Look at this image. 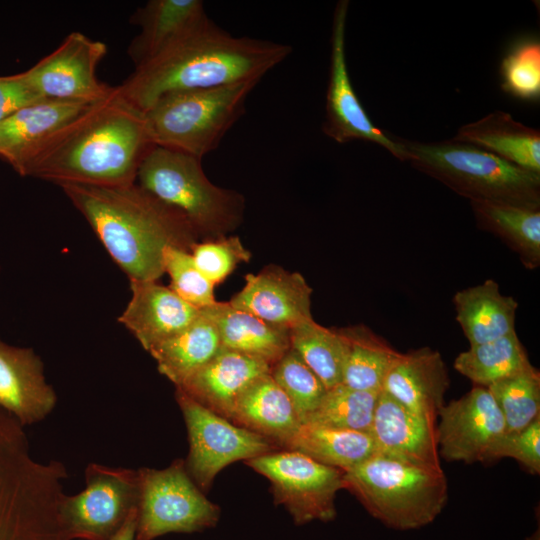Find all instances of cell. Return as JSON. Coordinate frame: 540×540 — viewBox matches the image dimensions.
<instances>
[{"mask_svg":"<svg viewBox=\"0 0 540 540\" xmlns=\"http://www.w3.org/2000/svg\"><path fill=\"white\" fill-rule=\"evenodd\" d=\"M152 143L144 112L126 101L117 86L48 141L29 159L21 176L57 185L120 187L136 183Z\"/></svg>","mask_w":540,"mask_h":540,"instance_id":"cell-1","label":"cell"},{"mask_svg":"<svg viewBox=\"0 0 540 540\" xmlns=\"http://www.w3.org/2000/svg\"><path fill=\"white\" fill-rule=\"evenodd\" d=\"M60 187L129 280L158 281L165 273L166 247L190 252L200 241L179 210L137 183L120 187Z\"/></svg>","mask_w":540,"mask_h":540,"instance_id":"cell-2","label":"cell"},{"mask_svg":"<svg viewBox=\"0 0 540 540\" xmlns=\"http://www.w3.org/2000/svg\"><path fill=\"white\" fill-rule=\"evenodd\" d=\"M291 52L284 43L233 36L209 19L161 56L135 68L117 88L126 101L145 112L172 92L260 81Z\"/></svg>","mask_w":540,"mask_h":540,"instance_id":"cell-3","label":"cell"},{"mask_svg":"<svg viewBox=\"0 0 540 540\" xmlns=\"http://www.w3.org/2000/svg\"><path fill=\"white\" fill-rule=\"evenodd\" d=\"M68 478L60 461H38L24 427L0 408V540H68L60 517Z\"/></svg>","mask_w":540,"mask_h":540,"instance_id":"cell-4","label":"cell"},{"mask_svg":"<svg viewBox=\"0 0 540 540\" xmlns=\"http://www.w3.org/2000/svg\"><path fill=\"white\" fill-rule=\"evenodd\" d=\"M202 159L153 145L137 172V184L179 210L200 240L230 235L243 219L246 200L240 192L212 183Z\"/></svg>","mask_w":540,"mask_h":540,"instance_id":"cell-5","label":"cell"},{"mask_svg":"<svg viewBox=\"0 0 540 540\" xmlns=\"http://www.w3.org/2000/svg\"><path fill=\"white\" fill-rule=\"evenodd\" d=\"M344 489L385 526L412 530L432 523L448 501L442 467H425L374 454L344 472Z\"/></svg>","mask_w":540,"mask_h":540,"instance_id":"cell-6","label":"cell"},{"mask_svg":"<svg viewBox=\"0 0 540 540\" xmlns=\"http://www.w3.org/2000/svg\"><path fill=\"white\" fill-rule=\"evenodd\" d=\"M401 142L406 162L461 196L540 208V174L454 138Z\"/></svg>","mask_w":540,"mask_h":540,"instance_id":"cell-7","label":"cell"},{"mask_svg":"<svg viewBox=\"0 0 540 540\" xmlns=\"http://www.w3.org/2000/svg\"><path fill=\"white\" fill-rule=\"evenodd\" d=\"M259 82L177 91L160 97L144 112L152 143L202 159L218 148L245 113L246 100Z\"/></svg>","mask_w":540,"mask_h":540,"instance_id":"cell-8","label":"cell"},{"mask_svg":"<svg viewBox=\"0 0 540 540\" xmlns=\"http://www.w3.org/2000/svg\"><path fill=\"white\" fill-rule=\"evenodd\" d=\"M135 540H154L168 533H195L214 528L221 509L189 476L184 459L167 468H141Z\"/></svg>","mask_w":540,"mask_h":540,"instance_id":"cell-9","label":"cell"},{"mask_svg":"<svg viewBox=\"0 0 540 540\" xmlns=\"http://www.w3.org/2000/svg\"><path fill=\"white\" fill-rule=\"evenodd\" d=\"M271 484L274 503L297 526L336 518V494L344 489V471L295 450H276L245 462Z\"/></svg>","mask_w":540,"mask_h":540,"instance_id":"cell-10","label":"cell"},{"mask_svg":"<svg viewBox=\"0 0 540 540\" xmlns=\"http://www.w3.org/2000/svg\"><path fill=\"white\" fill-rule=\"evenodd\" d=\"M175 398L187 428L186 470L202 492H207L226 466L280 450L263 436L214 413L176 388Z\"/></svg>","mask_w":540,"mask_h":540,"instance_id":"cell-11","label":"cell"},{"mask_svg":"<svg viewBox=\"0 0 540 540\" xmlns=\"http://www.w3.org/2000/svg\"><path fill=\"white\" fill-rule=\"evenodd\" d=\"M85 488L64 494L60 517L68 540H112L137 508V470L90 463Z\"/></svg>","mask_w":540,"mask_h":540,"instance_id":"cell-12","label":"cell"},{"mask_svg":"<svg viewBox=\"0 0 540 540\" xmlns=\"http://www.w3.org/2000/svg\"><path fill=\"white\" fill-rule=\"evenodd\" d=\"M348 8L349 1L340 0L333 13L323 132L340 144L355 140L377 144L397 159L407 161L401 139L388 135L374 125L353 89L345 50Z\"/></svg>","mask_w":540,"mask_h":540,"instance_id":"cell-13","label":"cell"},{"mask_svg":"<svg viewBox=\"0 0 540 540\" xmlns=\"http://www.w3.org/2000/svg\"><path fill=\"white\" fill-rule=\"evenodd\" d=\"M106 53L103 42L72 32L53 52L23 73L43 98L96 103L115 89L96 75Z\"/></svg>","mask_w":540,"mask_h":540,"instance_id":"cell-14","label":"cell"},{"mask_svg":"<svg viewBox=\"0 0 540 540\" xmlns=\"http://www.w3.org/2000/svg\"><path fill=\"white\" fill-rule=\"evenodd\" d=\"M437 416L438 453L446 461L489 462L493 448L506 433L504 417L486 387L474 386L443 405Z\"/></svg>","mask_w":540,"mask_h":540,"instance_id":"cell-15","label":"cell"},{"mask_svg":"<svg viewBox=\"0 0 540 540\" xmlns=\"http://www.w3.org/2000/svg\"><path fill=\"white\" fill-rule=\"evenodd\" d=\"M244 279L243 288L228 301L232 307L289 329L313 318V290L300 273L271 264Z\"/></svg>","mask_w":540,"mask_h":540,"instance_id":"cell-16","label":"cell"},{"mask_svg":"<svg viewBox=\"0 0 540 540\" xmlns=\"http://www.w3.org/2000/svg\"><path fill=\"white\" fill-rule=\"evenodd\" d=\"M370 434L376 453L425 467H441L435 421L416 414L386 392L378 394Z\"/></svg>","mask_w":540,"mask_h":540,"instance_id":"cell-17","label":"cell"},{"mask_svg":"<svg viewBox=\"0 0 540 540\" xmlns=\"http://www.w3.org/2000/svg\"><path fill=\"white\" fill-rule=\"evenodd\" d=\"M56 403L40 357L31 348L12 346L0 339V408L24 427L45 419Z\"/></svg>","mask_w":540,"mask_h":540,"instance_id":"cell-18","label":"cell"},{"mask_svg":"<svg viewBox=\"0 0 540 540\" xmlns=\"http://www.w3.org/2000/svg\"><path fill=\"white\" fill-rule=\"evenodd\" d=\"M131 298L118 317L148 352L188 327L200 310L158 281L129 280Z\"/></svg>","mask_w":540,"mask_h":540,"instance_id":"cell-19","label":"cell"},{"mask_svg":"<svg viewBox=\"0 0 540 540\" xmlns=\"http://www.w3.org/2000/svg\"><path fill=\"white\" fill-rule=\"evenodd\" d=\"M208 17L201 0H150L130 22L140 27L127 54L135 68L144 66L203 26Z\"/></svg>","mask_w":540,"mask_h":540,"instance_id":"cell-20","label":"cell"},{"mask_svg":"<svg viewBox=\"0 0 540 540\" xmlns=\"http://www.w3.org/2000/svg\"><path fill=\"white\" fill-rule=\"evenodd\" d=\"M94 104L44 98L20 109L0 122V157L22 175L46 141Z\"/></svg>","mask_w":540,"mask_h":540,"instance_id":"cell-21","label":"cell"},{"mask_svg":"<svg viewBox=\"0 0 540 540\" xmlns=\"http://www.w3.org/2000/svg\"><path fill=\"white\" fill-rule=\"evenodd\" d=\"M266 362L222 347L202 368L176 388L214 413L231 420L240 395L270 373Z\"/></svg>","mask_w":540,"mask_h":540,"instance_id":"cell-22","label":"cell"},{"mask_svg":"<svg viewBox=\"0 0 540 540\" xmlns=\"http://www.w3.org/2000/svg\"><path fill=\"white\" fill-rule=\"evenodd\" d=\"M449 382L441 354L422 347L400 354L382 390L408 410L436 421Z\"/></svg>","mask_w":540,"mask_h":540,"instance_id":"cell-23","label":"cell"},{"mask_svg":"<svg viewBox=\"0 0 540 540\" xmlns=\"http://www.w3.org/2000/svg\"><path fill=\"white\" fill-rule=\"evenodd\" d=\"M231 422L286 450L302 423L270 373L255 380L238 398Z\"/></svg>","mask_w":540,"mask_h":540,"instance_id":"cell-24","label":"cell"},{"mask_svg":"<svg viewBox=\"0 0 540 540\" xmlns=\"http://www.w3.org/2000/svg\"><path fill=\"white\" fill-rule=\"evenodd\" d=\"M455 140L471 144L524 170L540 174V132L494 111L461 126Z\"/></svg>","mask_w":540,"mask_h":540,"instance_id":"cell-25","label":"cell"},{"mask_svg":"<svg viewBox=\"0 0 540 540\" xmlns=\"http://www.w3.org/2000/svg\"><path fill=\"white\" fill-rule=\"evenodd\" d=\"M215 324L222 347L274 365L290 348V329L216 301L201 309Z\"/></svg>","mask_w":540,"mask_h":540,"instance_id":"cell-26","label":"cell"},{"mask_svg":"<svg viewBox=\"0 0 540 540\" xmlns=\"http://www.w3.org/2000/svg\"><path fill=\"white\" fill-rule=\"evenodd\" d=\"M456 321L472 345L490 342L515 331L518 303L503 295L492 279L454 294Z\"/></svg>","mask_w":540,"mask_h":540,"instance_id":"cell-27","label":"cell"},{"mask_svg":"<svg viewBox=\"0 0 540 540\" xmlns=\"http://www.w3.org/2000/svg\"><path fill=\"white\" fill-rule=\"evenodd\" d=\"M221 348L215 324L200 310L199 316L188 327L148 352L156 361L158 371L178 387Z\"/></svg>","mask_w":540,"mask_h":540,"instance_id":"cell-28","label":"cell"},{"mask_svg":"<svg viewBox=\"0 0 540 540\" xmlns=\"http://www.w3.org/2000/svg\"><path fill=\"white\" fill-rule=\"evenodd\" d=\"M477 224L516 252L528 269L540 264V208L507 202L470 200Z\"/></svg>","mask_w":540,"mask_h":540,"instance_id":"cell-29","label":"cell"},{"mask_svg":"<svg viewBox=\"0 0 540 540\" xmlns=\"http://www.w3.org/2000/svg\"><path fill=\"white\" fill-rule=\"evenodd\" d=\"M286 450H295L313 460L347 471L376 453L370 432L304 423Z\"/></svg>","mask_w":540,"mask_h":540,"instance_id":"cell-30","label":"cell"},{"mask_svg":"<svg viewBox=\"0 0 540 540\" xmlns=\"http://www.w3.org/2000/svg\"><path fill=\"white\" fill-rule=\"evenodd\" d=\"M339 329L347 342L342 383L357 390L380 392L401 353L364 325Z\"/></svg>","mask_w":540,"mask_h":540,"instance_id":"cell-31","label":"cell"},{"mask_svg":"<svg viewBox=\"0 0 540 540\" xmlns=\"http://www.w3.org/2000/svg\"><path fill=\"white\" fill-rule=\"evenodd\" d=\"M453 366L474 386L487 388L533 365L514 331L499 339L470 346L455 358Z\"/></svg>","mask_w":540,"mask_h":540,"instance_id":"cell-32","label":"cell"},{"mask_svg":"<svg viewBox=\"0 0 540 540\" xmlns=\"http://www.w3.org/2000/svg\"><path fill=\"white\" fill-rule=\"evenodd\" d=\"M290 345L326 389L342 383L347 342L339 328H326L313 318L306 320L290 329Z\"/></svg>","mask_w":540,"mask_h":540,"instance_id":"cell-33","label":"cell"},{"mask_svg":"<svg viewBox=\"0 0 540 540\" xmlns=\"http://www.w3.org/2000/svg\"><path fill=\"white\" fill-rule=\"evenodd\" d=\"M378 394L341 383L326 390L304 423L370 432Z\"/></svg>","mask_w":540,"mask_h":540,"instance_id":"cell-34","label":"cell"},{"mask_svg":"<svg viewBox=\"0 0 540 540\" xmlns=\"http://www.w3.org/2000/svg\"><path fill=\"white\" fill-rule=\"evenodd\" d=\"M487 388L504 417L506 433L521 431L540 417V373L534 366Z\"/></svg>","mask_w":540,"mask_h":540,"instance_id":"cell-35","label":"cell"},{"mask_svg":"<svg viewBox=\"0 0 540 540\" xmlns=\"http://www.w3.org/2000/svg\"><path fill=\"white\" fill-rule=\"evenodd\" d=\"M270 375L289 398L301 423L315 410L327 390L292 348L271 366Z\"/></svg>","mask_w":540,"mask_h":540,"instance_id":"cell-36","label":"cell"},{"mask_svg":"<svg viewBox=\"0 0 540 540\" xmlns=\"http://www.w3.org/2000/svg\"><path fill=\"white\" fill-rule=\"evenodd\" d=\"M501 87L504 92L524 101L540 98V42L536 37L515 41L500 64Z\"/></svg>","mask_w":540,"mask_h":540,"instance_id":"cell-37","label":"cell"},{"mask_svg":"<svg viewBox=\"0 0 540 540\" xmlns=\"http://www.w3.org/2000/svg\"><path fill=\"white\" fill-rule=\"evenodd\" d=\"M163 267L170 277L169 288L186 303L201 310L217 301L215 285L197 268L190 252L166 247L163 251Z\"/></svg>","mask_w":540,"mask_h":540,"instance_id":"cell-38","label":"cell"},{"mask_svg":"<svg viewBox=\"0 0 540 540\" xmlns=\"http://www.w3.org/2000/svg\"><path fill=\"white\" fill-rule=\"evenodd\" d=\"M190 254L197 268L215 286L223 282L237 265L249 262L252 256L236 235L200 240L192 246Z\"/></svg>","mask_w":540,"mask_h":540,"instance_id":"cell-39","label":"cell"},{"mask_svg":"<svg viewBox=\"0 0 540 540\" xmlns=\"http://www.w3.org/2000/svg\"><path fill=\"white\" fill-rule=\"evenodd\" d=\"M513 458L532 474L540 473V417L518 432L505 433L491 453V461Z\"/></svg>","mask_w":540,"mask_h":540,"instance_id":"cell-40","label":"cell"},{"mask_svg":"<svg viewBox=\"0 0 540 540\" xmlns=\"http://www.w3.org/2000/svg\"><path fill=\"white\" fill-rule=\"evenodd\" d=\"M44 99L24 73L0 77V122L20 109Z\"/></svg>","mask_w":540,"mask_h":540,"instance_id":"cell-41","label":"cell"},{"mask_svg":"<svg viewBox=\"0 0 540 540\" xmlns=\"http://www.w3.org/2000/svg\"><path fill=\"white\" fill-rule=\"evenodd\" d=\"M137 508H135L127 517L124 525L112 540H135L137 528Z\"/></svg>","mask_w":540,"mask_h":540,"instance_id":"cell-42","label":"cell"},{"mask_svg":"<svg viewBox=\"0 0 540 540\" xmlns=\"http://www.w3.org/2000/svg\"><path fill=\"white\" fill-rule=\"evenodd\" d=\"M527 540H539V528Z\"/></svg>","mask_w":540,"mask_h":540,"instance_id":"cell-43","label":"cell"}]
</instances>
